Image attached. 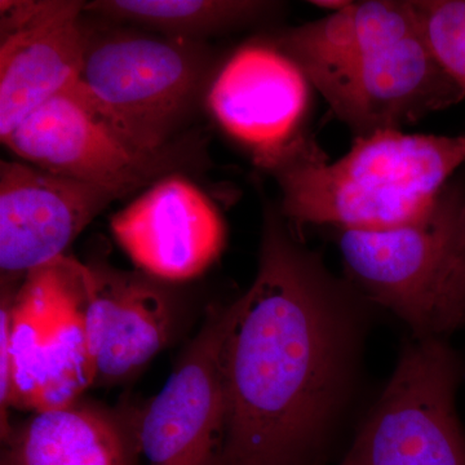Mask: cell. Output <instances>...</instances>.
<instances>
[{
    "label": "cell",
    "mask_w": 465,
    "mask_h": 465,
    "mask_svg": "<svg viewBox=\"0 0 465 465\" xmlns=\"http://www.w3.org/2000/svg\"><path fill=\"white\" fill-rule=\"evenodd\" d=\"M363 309L349 284L268 211L258 273L223 348L222 465H321L347 402Z\"/></svg>",
    "instance_id": "6da1fadb"
},
{
    "label": "cell",
    "mask_w": 465,
    "mask_h": 465,
    "mask_svg": "<svg viewBox=\"0 0 465 465\" xmlns=\"http://www.w3.org/2000/svg\"><path fill=\"white\" fill-rule=\"evenodd\" d=\"M271 42L354 137L402 130L465 99L434 56L412 0L351 2Z\"/></svg>",
    "instance_id": "7a4b0ae2"
},
{
    "label": "cell",
    "mask_w": 465,
    "mask_h": 465,
    "mask_svg": "<svg viewBox=\"0 0 465 465\" xmlns=\"http://www.w3.org/2000/svg\"><path fill=\"white\" fill-rule=\"evenodd\" d=\"M464 164L465 131L437 136L388 130L354 137L333 162L312 143L268 173L280 185L281 213L289 222L382 231L424 215Z\"/></svg>",
    "instance_id": "3957f363"
},
{
    "label": "cell",
    "mask_w": 465,
    "mask_h": 465,
    "mask_svg": "<svg viewBox=\"0 0 465 465\" xmlns=\"http://www.w3.org/2000/svg\"><path fill=\"white\" fill-rule=\"evenodd\" d=\"M213 57L193 39L90 29L76 87L140 148L158 152L189 119L206 90Z\"/></svg>",
    "instance_id": "277c9868"
},
{
    "label": "cell",
    "mask_w": 465,
    "mask_h": 465,
    "mask_svg": "<svg viewBox=\"0 0 465 465\" xmlns=\"http://www.w3.org/2000/svg\"><path fill=\"white\" fill-rule=\"evenodd\" d=\"M460 379V360L443 338H416L338 465H465Z\"/></svg>",
    "instance_id": "5b68a950"
},
{
    "label": "cell",
    "mask_w": 465,
    "mask_h": 465,
    "mask_svg": "<svg viewBox=\"0 0 465 465\" xmlns=\"http://www.w3.org/2000/svg\"><path fill=\"white\" fill-rule=\"evenodd\" d=\"M84 264L63 256L26 274L11 298L14 407L50 411L96 384L84 317Z\"/></svg>",
    "instance_id": "8992f818"
},
{
    "label": "cell",
    "mask_w": 465,
    "mask_h": 465,
    "mask_svg": "<svg viewBox=\"0 0 465 465\" xmlns=\"http://www.w3.org/2000/svg\"><path fill=\"white\" fill-rule=\"evenodd\" d=\"M2 143L26 163L124 195L202 161L192 139L158 152L140 148L76 85L36 109Z\"/></svg>",
    "instance_id": "52a82bcc"
},
{
    "label": "cell",
    "mask_w": 465,
    "mask_h": 465,
    "mask_svg": "<svg viewBox=\"0 0 465 465\" xmlns=\"http://www.w3.org/2000/svg\"><path fill=\"white\" fill-rule=\"evenodd\" d=\"M232 318L210 307L162 390L125 406L136 465H222L228 409L223 348Z\"/></svg>",
    "instance_id": "ba28073f"
},
{
    "label": "cell",
    "mask_w": 465,
    "mask_h": 465,
    "mask_svg": "<svg viewBox=\"0 0 465 465\" xmlns=\"http://www.w3.org/2000/svg\"><path fill=\"white\" fill-rule=\"evenodd\" d=\"M458 182L405 225L382 231H338L349 277L369 300L393 312L416 338H440Z\"/></svg>",
    "instance_id": "9c48e42d"
},
{
    "label": "cell",
    "mask_w": 465,
    "mask_h": 465,
    "mask_svg": "<svg viewBox=\"0 0 465 465\" xmlns=\"http://www.w3.org/2000/svg\"><path fill=\"white\" fill-rule=\"evenodd\" d=\"M312 88L302 69L273 43L256 42L229 57L211 84L207 103L225 133L268 171L312 142L302 133Z\"/></svg>",
    "instance_id": "30bf717a"
},
{
    "label": "cell",
    "mask_w": 465,
    "mask_h": 465,
    "mask_svg": "<svg viewBox=\"0 0 465 465\" xmlns=\"http://www.w3.org/2000/svg\"><path fill=\"white\" fill-rule=\"evenodd\" d=\"M0 139L45 103L74 87L90 27L84 2H2Z\"/></svg>",
    "instance_id": "8fae6325"
},
{
    "label": "cell",
    "mask_w": 465,
    "mask_h": 465,
    "mask_svg": "<svg viewBox=\"0 0 465 465\" xmlns=\"http://www.w3.org/2000/svg\"><path fill=\"white\" fill-rule=\"evenodd\" d=\"M124 193L48 173L23 161L0 163V269L15 278L63 258L67 247Z\"/></svg>",
    "instance_id": "7c38bea8"
},
{
    "label": "cell",
    "mask_w": 465,
    "mask_h": 465,
    "mask_svg": "<svg viewBox=\"0 0 465 465\" xmlns=\"http://www.w3.org/2000/svg\"><path fill=\"white\" fill-rule=\"evenodd\" d=\"M84 317L96 384L130 381L173 341L182 302L166 282L143 272L84 265Z\"/></svg>",
    "instance_id": "4fadbf2b"
},
{
    "label": "cell",
    "mask_w": 465,
    "mask_h": 465,
    "mask_svg": "<svg viewBox=\"0 0 465 465\" xmlns=\"http://www.w3.org/2000/svg\"><path fill=\"white\" fill-rule=\"evenodd\" d=\"M110 229L140 272L166 283L200 277L225 244L215 204L180 173L153 183L112 217Z\"/></svg>",
    "instance_id": "5bb4252c"
},
{
    "label": "cell",
    "mask_w": 465,
    "mask_h": 465,
    "mask_svg": "<svg viewBox=\"0 0 465 465\" xmlns=\"http://www.w3.org/2000/svg\"><path fill=\"white\" fill-rule=\"evenodd\" d=\"M2 440L0 465H136L124 407L78 400L33 412Z\"/></svg>",
    "instance_id": "9a60e30c"
},
{
    "label": "cell",
    "mask_w": 465,
    "mask_h": 465,
    "mask_svg": "<svg viewBox=\"0 0 465 465\" xmlns=\"http://www.w3.org/2000/svg\"><path fill=\"white\" fill-rule=\"evenodd\" d=\"M274 8V3L252 0H96L84 5L85 14L193 41L250 25Z\"/></svg>",
    "instance_id": "2e32d148"
},
{
    "label": "cell",
    "mask_w": 465,
    "mask_h": 465,
    "mask_svg": "<svg viewBox=\"0 0 465 465\" xmlns=\"http://www.w3.org/2000/svg\"><path fill=\"white\" fill-rule=\"evenodd\" d=\"M434 56L465 94V0H412Z\"/></svg>",
    "instance_id": "e0dca14e"
},
{
    "label": "cell",
    "mask_w": 465,
    "mask_h": 465,
    "mask_svg": "<svg viewBox=\"0 0 465 465\" xmlns=\"http://www.w3.org/2000/svg\"><path fill=\"white\" fill-rule=\"evenodd\" d=\"M463 326H465V183L460 182L440 331L446 335Z\"/></svg>",
    "instance_id": "ac0fdd59"
},
{
    "label": "cell",
    "mask_w": 465,
    "mask_h": 465,
    "mask_svg": "<svg viewBox=\"0 0 465 465\" xmlns=\"http://www.w3.org/2000/svg\"><path fill=\"white\" fill-rule=\"evenodd\" d=\"M11 298L5 293L0 308V409H2V437L11 430L8 410L14 407V361L11 351Z\"/></svg>",
    "instance_id": "d6986e66"
},
{
    "label": "cell",
    "mask_w": 465,
    "mask_h": 465,
    "mask_svg": "<svg viewBox=\"0 0 465 465\" xmlns=\"http://www.w3.org/2000/svg\"><path fill=\"white\" fill-rule=\"evenodd\" d=\"M312 3H313L316 7L329 9L330 14H333V12H338L347 7L351 2H347V0H317V2Z\"/></svg>",
    "instance_id": "ffe728a7"
}]
</instances>
